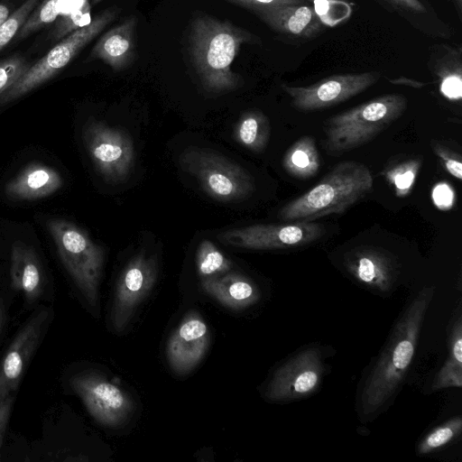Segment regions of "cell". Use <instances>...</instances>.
Returning a JSON list of instances; mask_svg holds the SVG:
<instances>
[{"label":"cell","mask_w":462,"mask_h":462,"mask_svg":"<svg viewBox=\"0 0 462 462\" xmlns=\"http://www.w3.org/2000/svg\"><path fill=\"white\" fill-rule=\"evenodd\" d=\"M260 42L257 35L227 20L197 15L190 24L189 50L204 88L223 93L239 88L242 79L231 65L243 44Z\"/></svg>","instance_id":"7a4b0ae2"},{"label":"cell","mask_w":462,"mask_h":462,"mask_svg":"<svg viewBox=\"0 0 462 462\" xmlns=\"http://www.w3.org/2000/svg\"><path fill=\"white\" fill-rule=\"evenodd\" d=\"M209 344V332L203 319L189 313L172 333L167 344V359L178 374L192 370L205 356Z\"/></svg>","instance_id":"9a60e30c"},{"label":"cell","mask_w":462,"mask_h":462,"mask_svg":"<svg viewBox=\"0 0 462 462\" xmlns=\"http://www.w3.org/2000/svg\"><path fill=\"white\" fill-rule=\"evenodd\" d=\"M321 353L309 347L291 356L273 374L265 397L271 401H293L312 394L323 375Z\"/></svg>","instance_id":"4fadbf2b"},{"label":"cell","mask_w":462,"mask_h":462,"mask_svg":"<svg viewBox=\"0 0 462 462\" xmlns=\"http://www.w3.org/2000/svg\"><path fill=\"white\" fill-rule=\"evenodd\" d=\"M254 13L279 5L305 3V0H228Z\"/></svg>","instance_id":"e575fe53"},{"label":"cell","mask_w":462,"mask_h":462,"mask_svg":"<svg viewBox=\"0 0 462 462\" xmlns=\"http://www.w3.org/2000/svg\"><path fill=\"white\" fill-rule=\"evenodd\" d=\"M272 30L299 38H310L321 28L315 9L305 3L279 5L254 13Z\"/></svg>","instance_id":"ac0fdd59"},{"label":"cell","mask_w":462,"mask_h":462,"mask_svg":"<svg viewBox=\"0 0 462 462\" xmlns=\"http://www.w3.org/2000/svg\"><path fill=\"white\" fill-rule=\"evenodd\" d=\"M461 49L446 44L436 45L430 59L432 72L439 79L440 93L450 101L462 98Z\"/></svg>","instance_id":"7402d4cb"},{"label":"cell","mask_w":462,"mask_h":462,"mask_svg":"<svg viewBox=\"0 0 462 462\" xmlns=\"http://www.w3.org/2000/svg\"><path fill=\"white\" fill-rule=\"evenodd\" d=\"M47 228L68 273L88 303L96 307L105 257L103 247L84 229L68 220L51 219Z\"/></svg>","instance_id":"5b68a950"},{"label":"cell","mask_w":462,"mask_h":462,"mask_svg":"<svg viewBox=\"0 0 462 462\" xmlns=\"http://www.w3.org/2000/svg\"><path fill=\"white\" fill-rule=\"evenodd\" d=\"M63 0H42L32 11L17 36L22 39L53 23L60 14Z\"/></svg>","instance_id":"f1b7e54d"},{"label":"cell","mask_w":462,"mask_h":462,"mask_svg":"<svg viewBox=\"0 0 462 462\" xmlns=\"http://www.w3.org/2000/svg\"><path fill=\"white\" fill-rule=\"evenodd\" d=\"M407 108L402 94L377 97L339 113L325 124L324 147L337 155L356 149L377 136L396 121Z\"/></svg>","instance_id":"277c9868"},{"label":"cell","mask_w":462,"mask_h":462,"mask_svg":"<svg viewBox=\"0 0 462 462\" xmlns=\"http://www.w3.org/2000/svg\"><path fill=\"white\" fill-rule=\"evenodd\" d=\"M378 72L333 75L309 86L282 85L291 106L301 111L327 108L364 92L378 81Z\"/></svg>","instance_id":"30bf717a"},{"label":"cell","mask_w":462,"mask_h":462,"mask_svg":"<svg viewBox=\"0 0 462 462\" xmlns=\"http://www.w3.org/2000/svg\"><path fill=\"white\" fill-rule=\"evenodd\" d=\"M324 226L313 221L257 224L233 228L217 235L223 244L255 250L298 247L320 238Z\"/></svg>","instance_id":"ba28073f"},{"label":"cell","mask_w":462,"mask_h":462,"mask_svg":"<svg viewBox=\"0 0 462 462\" xmlns=\"http://www.w3.org/2000/svg\"><path fill=\"white\" fill-rule=\"evenodd\" d=\"M120 12L119 7L110 6L97 14L88 24L62 38L42 58L30 65L22 78L0 97V104L17 99L56 76L111 23Z\"/></svg>","instance_id":"8992f818"},{"label":"cell","mask_w":462,"mask_h":462,"mask_svg":"<svg viewBox=\"0 0 462 462\" xmlns=\"http://www.w3.org/2000/svg\"><path fill=\"white\" fill-rule=\"evenodd\" d=\"M462 386V323L461 317L454 320L448 337V356L436 374L431 392Z\"/></svg>","instance_id":"cb8c5ba5"},{"label":"cell","mask_w":462,"mask_h":462,"mask_svg":"<svg viewBox=\"0 0 462 462\" xmlns=\"http://www.w3.org/2000/svg\"><path fill=\"white\" fill-rule=\"evenodd\" d=\"M373 184L372 174L365 164L343 161L316 186L285 204L278 216L285 222H293L341 214L369 193Z\"/></svg>","instance_id":"3957f363"},{"label":"cell","mask_w":462,"mask_h":462,"mask_svg":"<svg viewBox=\"0 0 462 462\" xmlns=\"http://www.w3.org/2000/svg\"><path fill=\"white\" fill-rule=\"evenodd\" d=\"M420 165L421 161L416 158L389 165L385 169V179L393 188L395 196L403 198L411 191Z\"/></svg>","instance_id":"484cf974"},{"label":"cell","mask_w":462,"mask_h":462,"mask_svg":"<svg viewBox=\"0 0 462 462\" xmlns=\"http://www.w3.org/2000/svg\"><path fill=\"white\" fill-rule=\"evenodd\" d=\"M11 283L28 301L37 300L44 288V275L35 252L22 242H15L11 249Z\"/></svg>","instance_id":"44dd1931"},{"label":"cell","mask_w":462,"mask_h":462,"mask_svg":"<svg viewBox=\"0 0 462 462\" xmlns=\"http://www.w3.org/2000/svg\"><path fill=\"white\" fill-rule=\"evenodd\" d=\"M201 287L220 304L232 310L247 308L260 298V292L255 284L236 273L227 272L220 275L202 278Z\"/></svg>","instance_id":"ffe728a7"},{"label":"cell","mask_w":462,"mask_h":462,"mask_svg":"<svg viewBox=\"0 0 462 462\" xmlns=\"http://www.w3.org/2000/svg\"><path fill=\"white\" fill-rule=\"evenodd\" d=\"M462 420L460 416L453 417L441 425L431 430L418 444V455L429 454L435 451L460 435Z\"/></svg>","instance_id":"83f0119b"},{"label":"cell","mask_w":462,"mask_h":462,"mask_svg":"<svg viewBox=\"0 0 462 462\" xmlns=\"http://www.w3.org/2000/svg\"><path fill=\"white\" fill-rule=\"evenodd\" d=\"M14 395L10 394L4 401L0 402V454L2 440L7 427V423L11 415V411L14 403Z\"/></svg>","instance_id":"d590c367"},{"label":"cell","mask_w":462,"mask_h":462,"mask_svg":"<svg viewBox=\"0 0 462 462\" xmlns=\"http://www.w3.org/2000/svg\"><path fill=\"white\" fill-rule=\"evenodd\" d=\"M70 385L88 413L104 426L118 427L134 411V403L131 397L98 374H77L70 380Z\"/></svg>","instance_id":"8fae6325"},{"label":"cell","mask_w":462,"mask_h":462,"mask_svg":"<svg viewBox=\"0 0 462 462\" xmlns=\"http://www.w3.org/2000/svg\"><path fill=\"white\" fill-rule=\"evenodd\" d=\"M63 185L55 169L40 162L26 165L5 188V194L20 200H34L52 195Z\"/></svg>","instance_id":"d6986e66"},{"label":"cell","mask_w":462,"mask_h":462,"mask_svg":"<svg viewBox=\"0 0 462 462\" xmlns=\"http://www.w3.org/2000/svg\"><path fill=\"white\" fill-rule=\"evenodd\" d=\"M406 12L414 14L426 13L425 5L420 0H384Z\"/></svg>","instance_id":"8d00e7d4"},{"label":"cell","mask_w":462,"mask_h":462,"mask_svg":"<svg viewBox=\"0 0 462 462\" xmlns=\"http://www.w3.org/2000/svg\"><path fill=\"white\" fill-rule=\"evenodd\" d=\"M198 273L201 278L220 275L229 272L232 262L209 240H204L196 254Z\"/></svg>","instance_id":"4316f807"},{"label":"cell","mask_w":462,"mask_h":462,"mask_svg":"<svg viewBox=\"0 0 462 462\" xmlns=\"http://www.w3.org/2000/svg\"><path fill=\"white\" fill-rule=\"evenodd\" d=\"M305 1H307V2H310V1H313V0H305Z\"/></svg>","instance_id":"b9f144b4"},{"label":"cell","mask_w":462,"mask_h":462,"mask_svg":"<svg viewBox=\"0 0 462 462\" xmlns=\"http://www.w3.org/2000/svg\"><path fill=\"white\" fill-rule=\"evenodd\" d=\"M347 272L360 283L379 291L392 289L397 264L391 254L373 246H359L349 251L344 260Z\"/></svg>","instance_id":"2e32d148"},{"label":"cell","mask_w":462,"mask_h":462,"mask_svg":"<svg viewBox=\"0 0 462 462\" xmlns=\"http://www.w3.org/2000/svg\"><path fill=\"white\" fill-rule=\"evenodd\" d=\"M432 200L438 208L450 209L455 202V192L448 183H438L432 189Z\"/></svg>","instance_id":"836d02e7"},{"label":"cell","mask_w":462,"mask_h":462,"mask_svg":"<svg viewBox=\"0 0 462 462\" xmlns=\"http://www.w3.org/2000/svg\"><path fill=\"white\" fill-rule=\"evenodd\" d=\"M432 151L439 157L444 168L457 180L462 179V160L461 155L447 145L432 140L430 142Z\"/></svg>","instance_id":"d6a6232c"},{"label":"cell","mask_w":462,"mask_h":462,"mask_svg":"<svg viewBox=\"0 0 462 462\" xmlns=\"http://www.w3.org/2000/svg\"><path fill=\"white\" fill-rule=\"evenodd\" d=\"M42 0H25L0 26V51L17 35V32Z\"/></svg>","instance_id":"4dcf8cb0"},{"label":"cell","mask_w":462,"mask_h":462,"mask_svg":"<svg viewBox=\"0 0 462 462\" xmlns=\"http://www.w3.org/2000/svg\"><path fill=\"white\" fill-rule=\"evenodd\" d=\"M270 122L260 110L244 113L234 128V138L242 146L261 152L266 147L270 137Z\"/></svg>","instance_id":"d4e9b609"},{"label":"cell","mask_w":462,"mask_h":462,"mask_svg":"<svg viewBox=\"0 0 462 462\" xmlns=\"http://www.w3.org/2000/svg\"><path fill=\"white\" fill-rule=\"evenodd\" d=\"M84 142L96 169L107 180L122 181L134 163V148L121 129L92 122L84 131Z\"/></svg>","instance_id":"9c48e42d"},{"label":"cell","mask_w":462,"mask_h":462,"mask_svg":"<svg viewBox=\"0 0 462 462\" xmlns=\"http://www.w3.org/2000/svg\"><path fill=\"white\" fill-rule=\"evenodd\" d=\"M10 15V9L5 4L0 3V26L6 21Z\"/></svg>","instance_id":"f35d334b"},{"label":"cell","mask_w":462,"mask_h":462,"mask_svg":"<svg viewBox=\"0 0 462 462\" xmlns=\"http://www.w3.org/2000/svg\"><path fill=\"white\" fill-rule=\"evenodd\" d=\"M136 25V16L130 15L109 29L92 48L88 60H102L116 71L128 68L135 59Z\"/></svg>","instance_id":"e0dca14e"},{"label":"cell","mask_w":462,"mask_h":462,"mask_svg":"<svg viewBox=\"0 0 462 462\" xmlns=\"http://www.w3.org/2000/svg\"><path fill=\"white\" fill-rule=\"evenodd\" d=\"M91 5L85 0L80 5L63 14L55 23L50 36L52 40H61L74 31L91 22Z\"/></svg>","instance_id":"f546056e"},{"label":"cell","mask_w":462,"mask_h":462,"mask_svg":"<svg viewBox=\"0 0 462 462\" xmlns=\"http://www.w3.org/2000/svg\"><path fill=\"white\" fill-rule=\"evenodd\" d=\"M453 2L455 4L458 14L460 15L462 11V0H453Z\"/></svg>","instance_id":"60d3db41"},{"label":"cell","mask_w":462,"mask_h":462,"mask_svg":"<svg viewBox=\"0 0 462 462\" xmlns=\"http://www.w3.org/2000/svg\"><path fill=\"white\" fill-rule=\"evenodd\" d=\"M434 295V287L422 288L408 303L365 382L359 411L376 416L400 389L412 363L421 327Z\"/></svg>","instance_id":"6da1fadb"},{"label":"cell","mask_w":462,"mask_h":462,"mask_svg":"<svg viewBox=\"0 0 462 462\" xmlns=\"http://www.w3.org/2000/svg\"><path fill=\"white\" fill-rule=\"evenodd\" d=\"M49 312L41 310L18 331L0 365V402L13 394L38 347Z\"/></svg>","instance_id":"5bb4252c"},{"label":"cell","mask_w":462,"mask_h":462,"mask_svg":"<svg viewBox=\"0 0 462 462\" xmlns=\"http://www.w3.org/2000/svg\"><path fill=\"white\" fill-rule=\"evenodd\" d=\"M285 171L293 178H313L320 167V158L315 140L304 135L295 141L285 152L282 161Z\"/></svg>","instance_id":"603a6c76"},{"label":"cell","mask_w":462,"mask_h":462,"mask_svg":"<svg viewBox=\"0 0 462 462\" xmlns=\"http://www.w3.org/2000/svg\"><path fill=\"white\" fill-rule=\"evenodd\" d=\"M30 65L19 55L0 60V97L27 71Z\"/></svg>","instance_id":"1f68e13d"},{"label":"cell","mask_w":462,"mask_h":462,"mask_svg":"<svg viewBox=\"0 0 462 462\" xmlns=\"http://www.w3.org/2000/svg\"><path fill=\"white\" fill-rule=\"evenodd\" d=\"M5 317V302L2 298H0V333L4 326Z\"/></svg>","instance_id":"ab89813d"},{"label":"cell","mask_w":462,"mask_h":462,"mask_svg":"<svg viewBox=\"0 0 462 462\" xmlns=\"http://www.w3.org/2000/svg\"><path fill=\"white\" fill-rule=\"evenodd\" d=\"M180 164L183 171L199 181L207 194L217 200L243 199L254 190L251 174L221 154L191 149L181 154Z\"/></svg>","instance_id":"52a82bcc"},{"label":"cell","mask_w":462,"mask_h":462,"mask_svg":"<svg viewBox=\"0 0 462 462\" xmlns=\"http://www.w3.org/2000/svg\"><path fill=\"white\" fill-rule=\"evenodd\" d=\"M156 277L157 265L152 257L139 254L128 262L116 286L110 314L114 331L121 333L127 327L139 305L153 288Z\"/></svg>","instance_id":"7c38bea8"},{"label":"cell","mask_w":462,"mask_h":462,"mask_svg":"<svg viewBox=\"0 0 462 462\" xmlns=\"http://www.w3.org/2000/svg\"><path fill=\"white\" fill-rule=\"evenodd\" d=\"M388 80H389V82H391L392 84H394V85H403V86H408V87H411L413 88H421L425 86L424 82H421V81H419V80H416L413 79L405 78V77L391 79Z\"/></svg>","instance_id":"74e56055"}]
</instances>
